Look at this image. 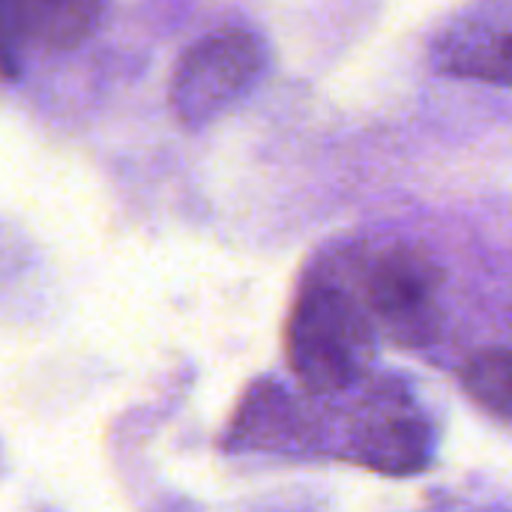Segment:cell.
<instances>
[{
    "label": "cell",
    "instance_id": "obj_8",
    "mask_svg": "<svg viewBox=\"0 0 512 512\" xmlns=\"http://www.w3.org/2000/svg\"><path fill=\"white\" fill-rule=\"evenodd\" d=\"M462 384L483 408L495 414H512V348L474 354L462 366Z\"/></svg>",
    "mask_w": 512,
    "mask_h": 512
},
{
    "label": "cell",
    "instance_id": "obj_2",
    "mask_svg": "<svg viewBox=\"0 0 512 512\" xmlns=\"http://www.w3.org/2000/svg\"><path fill=\"white\" fill-rule=\"evenodd\" d=\"M264 63V45L249 30L228 27L198 39L174 69V114L192 129L207 126L258 84Z\"/></svg>",
    "mask_w": 512,
    "mask_h": 512
},
{
    "label": "cell",
    "instance_id": "obj_5",
    "mask_svg": "<svg viewBox=\"0 0 512 512\" xmlns=\"http://www.w3.org/2000/svg\"><path fill=\"white\" fill-rule=\"evenodd\" d=\"M432 60L441 72L486 84H512V0H489L450 21Z\"/></svg>",
    "mask_w": 512,
    "mask_h": 512
},
{
    "label": "cell",
    "instance_id": "obj_3",
    "mask_svg": "<svg viewBox=\"0 0 512 512\" xmlns=\"http://www.w3.org/2000/svg\"><path fill=\"white\" fill-rule=\"evenodd\" d=\"M435 453V432L408 390L375 387L351 414L345 429V456L384 477H411L426 471Z\"/></svg>",
    "mask_w": 512,
    "mask_h": 512
},
{
    "label": "cell",
    "instance_id": "obj_4",
    "mask_svg": "<svg viewBox=\"0 0 512 512\" xmlns=\"http://www.w3.org/2000/svg\"><path fill=\"white\" fill-rule=\"evenodd\" d=\"M441 267L420 249L393 246L366 270V303L399 339L420 342L435 321Z\"/></svg>",
    "mask_w": 512,
    "mask_h": 512
},
{
    "label": "cell",
    "instance_id": "obj_6",
    "mask_svg": "<svg viewBox=\"0 0 512 512\" xmlns=\"http://www.w3.org/2000/svg\"><path fill=\"white\" fill-rule=\"evenodd\" d=\"M300 411L276 384H255L225 438L228 450H288L300 438Z\"/></svg>",
    "mask_w": 512,
    "mask_h": 512
},
{
    "label": "cell",
    "instance_id": "obj_9",
    "mask_svg": "<svg viewBox=\"0 0 512 512\" xmlns=\"http://www.w3.org/2000/svg\"><path fill=\"white\" fill-rule=\"evenodd\" d=\"M27 0H0V78L15 81L21 75V60L30 45Z\"/></svg>",
    "mask_w": 512,
    "mask_h": 512
},
{
    "label": "cell",
    "instance_id": "obj_7",
    "mask_svg": "<svg viewBox=\"0 0 512 512\" xmlns=\"http://www.w3.org/2000/svg\"><path fill=\"white\" fill-rule=\"evenodd\" d=\"M108 0H27L30 39L54 51L81 45L99 24Z\"/></svg>",
    "mask_w": 512,
    "mask_h": 512
},
{
    "label": "cell",
    "instance_id": "obj_1",
    "mask_svg": "<svg viewBox=\"0 0 512 512\" xmlns=\"http://www.w3.org/2000/svg\"><path fill=\"white\" fill-rule=\"evenodd\" d=\"M288 363L312 393L354 387L372 363V327L357 300L333 282L300 291L288 318Z\"/></svg>",
    "mask_w": 512,
    "mask_h": 512
}]
</instances>
